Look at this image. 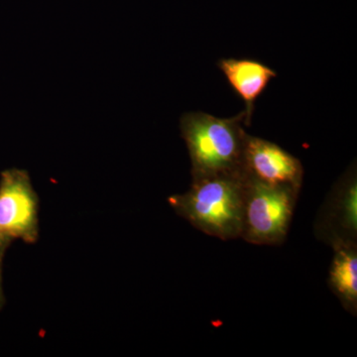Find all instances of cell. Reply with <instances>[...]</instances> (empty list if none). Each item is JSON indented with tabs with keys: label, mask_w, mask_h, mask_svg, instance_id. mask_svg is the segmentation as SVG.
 Returning a JSON list of instances; mask_svg holds the SVG:
<instances>
[{
	"label": "cell",
	"mask_w": 357,
	"mask_h": 357,
	"mask_svg": "<svg viewBox=\"0 0 357 357\" xmlns=\"http://www.w3.org/2000/svg\"><path fill=\"white\" fill-rule=\"evenodd\" d=\"M243 172L192 178L189 191L169 197L175 213L195 229L222 241L241 238L245 204Z\"/></svg>",
	"instance_id": "6da1fadb"
},
{
	"label": "cell",
	"mask_w": 357,
	"mask_h": 357,
	"mask_svg": "<svg viewBox=\"0 0 357 357\" xmlns=\"http://www.w3.org/2000/svg\"><path fill=\"white\" fill-rule=\"evenodd\" d=\"M244 112L220 119L206 112L183 114L181 135L192 163V178L220 173L243 172V154L248 134Z\"/></svg>",
	"instance_id": "7a4b0ae2"
},
{
	"label": "cell",
	"mask_w": 357,
	"mask_h": 357,
	"mask_svg": "<svg viewBox=\"0 0 357 357\" xmlns=\"http://www.w3.org/2000/svg\"><path fill=\"white\" fill-rule=\"evenodd\" d=\"M299 191L246 177L241 238L257 245H280L287 237Z\"/></svg>",
	"instance_id": "3957f363"
},
{
	"label": "cell",
	"mask_w": 357,
	"mask_h": 357,
	"mask_svg": "<svg viewBox=\"0 0 357 357\" xmlns=\"http://www.w3.org/2000/svg\"><path fill=\"white\" fill-rule=\"evenodd\" d=\"M0 234L35 243L39 238V199L29 173L7 169L0 174Z\"/></svg>",
	"instance_id": "277c9868"
},
{
	"label": "cell",
	"mask_w": 357,
	"mask_h": 357,
	"mask_svg": "<svg viewBox=\"0 0 357 357\" xmlns=\"http://www.w3.org/2000/svg\"><path fill=\"white\" fill-rule=\"evenodd\" d=\"M314 236L332 248L357 244L356 164L349 167L326 197L314 225Z\"/></svg>",
	"instance_id": "5b68a950"
},
{
	"label": "cell",
	"mask_w": 357,
	"mask_h": 357,
	"mask_svg": "<svg viewBox=\"0 0 357 357\" xmlns=\"http://www.w3.org/2000/svg\"><path fill=\"white\" fill-rule=\"evenodd\" d=\"M243 171L252 180L299 191L304 168L299 159L271 141L248 135L244 147Z\"/></svg>",
	"instance_id": "8992f818"
},
{
	"label": "cell",
	"mask_w": 357,
	"mask_h": 357,
	"mask_svg": "<svg viewBox=\"0 0 357 357\" xmlns=\"http://www.w3.org/2000/svg\"><path fill=\"white\" fill-rule=\"evenodd\" d=\"M227 82L245 105V126H250L257 98L264 93L270 82L277 77L273 69L253 59H222L218 63Z\"/></svg>",
	"instance_id": "52a82bcc"
},
{
	"label": "cell",
	"mask_w": 357,
	"mask_h": 357,
	"mask_svg": "<svg viewBox=\"0 0 357 357\" xmlns=\"http://www.w3.org/2000/svg\"><path fill=\"white\" fill-rule=\"evenodd\" d=\"M328 286L349 314L357 312V244L333 248Z\"/></svg>",
	"instance_id": "ba28073f"
},
{
	"label": "cell",
	"mask_w": 357,
	"mask_h": 357,
	"mask_svg": "<svg viewBox=\"0 0 357 357\" xmlns=\"http://www.w3.org/2000/svg\"><path fill=\"white\" fill-rule=\"evenodd\" d=\"M11 243H13V241L0 234V263L3 261L4 255H6L7 248H9Z\"/></svg>",
	"instance_id": "9c48e42d"
},
{
	"label": "cell",
	"mask_w": 357,
	"mask_h": 357,
	"mask_svg": "<svg viewBox=\"0 0 357 357\" xmlns=\"http://www.w3.org/2000/svg\"><path fill=\"white\" fill-rule=\"evenodd\" d=\"M4 305L3 287H2V262L0 263V310Z\"/></svg>",
	"instance_id": "30bf717a"
}]
</instances>
